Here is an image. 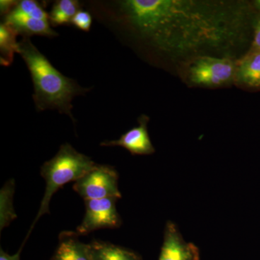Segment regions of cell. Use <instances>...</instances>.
I'll list each match as a JSON object with an SVG mask.
<instances>
[{
    "label": "cell",
    "instance_id": "cell-1",
    "mask_svg": "<svg viewBox=\"0 0 260 260\" xmlns=\"http://www.w3.org/2000/svg\"><path fill=\"white\" fill-rule=\"evenodd\" d=\"M124 23L166 55L191 59L206 51L229 50L242 41L246 4L200 0L120 2Z\"/></svg>",
    "mask_w": 260,
    "mask_h": 260
},
{
    "label": "cell",
    "instance_id": "cell-2",
    "mask_svg": "<svg viewBox=\"0 0 260 260\" xmlns=\"http://www.w3.org/2000/svg\"><path fill=\"white\" fill-rule=\"evenodd\" d=\"M18 53L31 75L34 88L32 99L38 112L56 109L75 122L72 112L73 99L84 95L90 89L83 88L75 80L61 74L29 38H23L18 42Z\"/></svg>",
    "mask_w": 260,
    "mask_h": 260
},
{
    "label": "cell",
    "instance_id": "cell-3",
    "mask_svg": "<svg viewBox=\"0 0 260 260\" xmlns=\"http://www.w3.org/2000/svg\"><path fill=\"white\" fill-rule=\"evenodd\" d=\"M95 164L91 158L77 151L68 143L61 145L54 158L43 164L41 175L46 181V190L37 217L27 234L26 239L39 218L46 213H50L49 204L51 198L58 189L70 181L79 179L85 173L93 169Z\"/></svg>",
    "mask_w": 260,
    "mask_h": 260
},
{
    "label": "cell",
    "instance_id": "cell-4",
    "mask_svg": "<svg viewBox=\"0 0 260 260\" xmlns=\"http://www.w3.org/2000/svg\"><path fill=\"white\" fill-rule=\"evenodd\" d=\"M237 64L229 57L203 55L188 60L184 70L185 80L194 86H222L235 80Z\"/></svg>",
    "mask_w": 260,
    "mask_h": 260
},
{
    "label": "cell",
    "instance_id": "cell-5",
    "mask_svg": "<svg viewBox=\"0 0 260 260\" xmlns=\"http://www.w3.org/2000/svg\"><path fill=\"white\" fill-rule=\"evenodd\" d=\"M119 175L111 166L95 164L93 169L75 181L73 189L84 200L114 198L120 199Z\"/></svg>",
    "mask_w": 260,
    "mask_h": 260
},
{
    "label": "cell",
    "instance_id": "cell-6",
    "mask_svg": "<svg viewBox=\"0 0 260 260\" xmlns=\"http://www.w3.org/2000/svg\"><path fill=\"white\" fill-rule=\"evenodd\" d=\"M117 200L114 198L85 200V213L77 228V234L85 236L99 229L120 227L121 219L116 207Z\"/></svg>",
    "mask_w": 260,
    "mask_h": 260
},
{
    "label": "cell",
    "instance_id": "cell-7",
    "mask_svg": "<svg viewBox=\"0 0 260 260\" xmlns=\"http://www.w3.org/2000/svg\"><path fill=\"white\" fill-rule=\"evenodd\" d=\"M158 260H200L198 246L186 242L174 222L167 221Z\"/></svg>",
    "mask_w": 260,
    "mask_h": 260
},
{
    "label": "cell",
    "instance_id": "cell-8",
    "mask_svg": "<svg viewBox=\"0 0 260 260\" xmlns=\"http://www.w3.org/2000/svg\"><path fill=\"white\" fill-rule=\"evenodd\" d=\"M148 116L143 114L138 118L139 125L128 130L119 140L102 142L101 146L122 147L133 155H151L155 150L148 134Z\"/></svg>",
    "mask_w": 260,
    "mask_h": 260
},
{
    "label": "cell",
    "instance_id": "cell-9",
    "mask_svg": "<svg viewBox=\"0 0 260 260\" xmlns=\"http://www.w3.org/2000/svg\"><path fill=\"white\" fill-rule=\"evenodd\" d=\"M4 23L24 38L31 36L54 38L58 36L57 32L51 28L49 20L30 18L15 11L5 16Z\"/></svg>",
    "mask_w": 260,
    "mask_h": 260
},
{
    "label": "cell",
    "instance_id": "cell-10",
    "mask_svg": "<svg viewBox=\"0 0 260 260\" xmlns=\"http://www.w3.org/2000/svg\"><path fill=\"white\" fill-rule=\"evenodd\" d=\"M79 236L75 232H61L51 260H93L90 244L80 242Z\"/></svg>",
    "mask_w": 260,
    "mask_h": 260
},
{
    "label": "cell",
    "instance_id": "cell-11",
    "mask_svg": "<svg viewBox=\"0 0 260 260\" xmlns=\"http://www.w3.org/2000/svg\"><path fill=\"white\" fill-rule=\"evenodd\" d=\"M235 80L248 88H260V50L249 51L237 63Z\"/></svg>",
    "mask_w": 260,
    "mask_h": 260
},
{
    "label": "cell",
    "instance_id": "cell-12",
    "mask_svg": "<svg viewBox=\"0 0 260 260\" xmlns=\"http://www.w3.org/2000/svg\"><path fill=\"white\" fill-rule=\"evenodd\" d=\"M89 244L93 260H143L134 251L110 242L93 240Z\"/></svg>",
    "mask_w": 260,
    "mask_h": 260
},
{
    "label": "cell",
    "instance_id": "cell-13",
    "mask_svg": "<svg viewBox=\"0 0 260 260\" xmlns=\"http://www.w3.org/2000/svg\"><path fill=\"white\" fill-rule=\"evenodd\" d=\"M15 191V182L13 179L7 181L0 190V232L17 218L13 197Z\"/></svg>",
    "mask_w": 260,
    "mask_h": 260
},
{
    "label": "cell",
    "instance_id": "cell-14",
    "mask_svg": "<svg viewBox=\"0 0 260 260\" xmlns=\"http://www.w3.org/2000/svg\"><path fill=\"white\" fill-rule=\"evenodd\" d=\"M18 32L7 24L0 25V64L3 66H10L15 53L18 52Z\"/></svg>",
    "mask_w": 260,
    "mask_h": 260
},
{
    "label": "cell",
    "instance_id": "cell-15",
    "mask_svg": "<svg viewBox=\"0 0 260 260\" xmlns=\"http://www.w3.org/2000/svg\"><path fill=\"white\" fill-rule=\"evenodd\" d=\"M79 2L76 0H59L54 3L49 14L51 26L71 23L73 17L80 10Z\"/></svg>",
    "mask_w": 260,
    "mask_h": 260
},
{
    "label": "cell",
    "instance_id": "cell-16",
    "mask_svg": "<svg viewBox=\"0 0 260 260\" xmlns=\"http://www.w3.org/2000/svg\"><path fill=\"white\" fill-rule=\"evenodd\" d=\"M13 11L20 14L30 17V18L39 19V20H49V14L43 8L40 3L34 0H22L19 1L18 5Z\"/></svg>",
    "mask_w": 260,
    "mask_h": 260
},
{
    "label": "cell",
    "instance_id": "cell-17",
    "mask_svg": "<svg viewBox=\"0 0 260 260\" xmlns=\"http://www.w3.org/2000/svg\"><path fill=\"white\" fill-rule=\"evenodd\" d=\"M71 24L75 28L83 31L88 32L91 28L92 17L88 12L80 9L73 17Z\"/></svg>",
    "mask_w": 260,
    "mask_h": 260
},
{
    "label": "cell",
    "instance_id": "cell-18",
    "mask_svg": "<svg viewBox=\"0 0 260 260\" xmlns=\"http://www.w3.org/2000/svg\"><path fill=\"white\" fill-rule=\"evenodd\" d=\"M19 1H14V0H1L0 1V13L2 15H9L15 7L18 5Z\"/></svg>",
    "mask_w": 260,
    "mask_h": 260
},
{
    "label": "cell",
    "instance_id": "cell-19",
    "mask_svg": "<svg viewBox=\"0 0 260 260\" xmlns=\"http://www.w3.org/2000/svg\"><path fill=\"white\" fill-rule=\"evenodd\" d=\"M260 50V19L256 23L254 30V40L251 45V51Z\"/></svg>",
    "mask_w": 260,
    "mask_h": 260
},
{
    "label": "cell",
    "instance_id": "cell-20",
    "mask_svg": "<svg viewBox=\"0 0 260 260\" xmlns=\"http://www.w3.org/2000/svg\"><path fill=\"white\" fill-rule=\"evenodd\" d=\"M25 243V242H23L18 252L16 254H13V255H10V254L5 252L3 248H0V260H20V254H21L22 249H23Z\"/></svg>",
    "mask_w": 260,
    "mask_h": 260
},
{
    "label": "cell",
    "instance_id": "cell-21",
    "mask_svg": "<svg viewBox=\"0 0 260 260\" xmlns=\"http://www.w3.org/2000/svg\"><path fill=\"white\" fill-rule=\"evenodd\" d=\"M256 5L257 6V8H259L260 10V0H258V1L256 2Z\"/></svg>",
    "mask_w": 260,
    "mask_h": 260
}]
</instances>
